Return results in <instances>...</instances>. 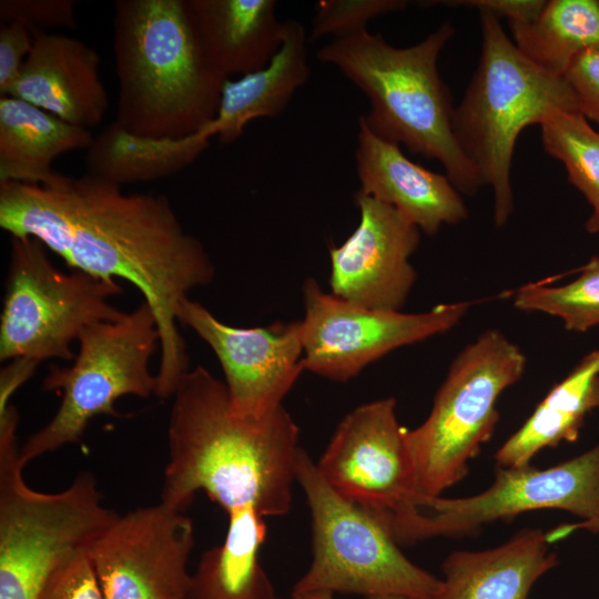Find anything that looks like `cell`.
Here are the masks:
<instances>
[{
	"mask_svg": "<svg viewBox=\"0 0 599 599\" xmlns=\"http://www.w3.org/2000/svg\"><path fill=\"white\" fill-rule=\"evenodd\" d=\"M278 599H335L334 595L327 592H292L287 598ZM365 599H417L413 597L398 596V595H382L366 597Z\"/></svg>",
	"mask_w": 599,
	"mask_h": 599,
	"instance_id": "cell-37",
	"label": "cell"
},
{
	"mask_svg": "<svg viewBox=\"0 0 599 599\" xmlns=\"http://www.w3.org/2000/svg\"><path fill=\"white\" fill-rule=\"evenodd\" d=\"M545 151L561 161L569 182L599 209V132L580 112H557L541 125Z\"/></svg>",
	"mask_w": 599,
	"mask_h": 599,
	"instance_id": "cell-27",
	"label": "cell"
},
{
	"mask_svg": "<svg viewBox=\"0 0 599 599\" xmlns=\"http://www.w3.org/2000/svg\"><path fill=\"white\" fill-rule=\"evenodd\" d=\"M306 42L303 24L285 20L282 44L270 62L224 82L217 113L205 126L211 138L229 144L240 139L251 121L278 115L309 77Z\"/></svg>",
	"mask_w": 599,
	"mask_h": 599,
	"instance_id": "cell-21",
	"label": "cell"
},
{
	"mask_svg": "<svg viewBox=\"0 0 599 599\" xmlns=\"http://www.w3.org/2000/svg\"><path fill=\"white\" fill-rule=\"evenodd\" d=\"M48 251L33 236H11L0 317L1 362H71V344L84 329L125 314L110 303L123 292L116 281L78 270L63 272Z\"/></svg>",
	"mask_w": 599,
	"mask_h": 599,
	"instance_id": "cell-10",
	"label": "cell"
},
{
	"mask_svg": "<svg viewBox=\"0 0 599 599\" xmlns=\"http://www.w3.org/2000/svg\"><path fill=\"white\" fill-rule=\"evenodd\" d=\"M90 130L13 97L0 98V182L44 183L55 172L53 161L88 150Z\"/></svg>",
	"mask_w": 599,
	"mask_h": 599,
	"instance_id": "cell-22",
	"label": "cell"
},
{
	"mask_svg": "<svg viewBox=\"0 0 599 599\" xmlns=\"http://www.w3.org/2000/svg\"><path fill=\"white\" fill-rule=\"evenodd\" d=\"M176 319L217 357L230 408L240 417L260 419L275 412L305 370L300 321L234 327L191 298L181 302Z\"/></svg>",
	"mask_w": 599,
	"mask_h": 599,
	"instance_id": "cell-15",
	"label": "cell"
},
{
	"mask_svg": "<svg viewBox=\"0 0 599 599\" xmlns=\"http://www.w3.org/2000/svg\"><path fill=\"white\" fill-rule=\"evenodd\" d=\"M302 290L304 369L334 382L354 378L396 348L448 332L474 303L438 304L423 313H404L352 304L324 292L314 278H307Z\"/></svg>",
	"mask_w": 599,
	"mask_h": 599,
	"instance_id": "cell-12",
	"label": "cell"
},
{
	"mask_svg": "<svg viewBox=\"0 0 599 599\" xmlns=\"http://www.w3.org/2000/svg\"><path fill=\"white\" fill-rule=\"evenodd\" d=\"M518 50L542 70L564 77L573 59L599 44V0H550L528 22H508Z\"/></svg>",
	"mask_w": 599,
	"mask_h": 599,
	"instance_id": "cell-26",
	"label": "cell"
},
{
	"mask_svg": "<svg viewBox=\"0 0 599 599\" xmlns=\"http://www.w3.org/2000/svg\"><path fill=\"white\" fill-rule=\"evenodd\" d=\"M449 6H466L479 11H488L499 19L506 17L508 22H528L542 10L545 0H466L444 1Z\"/></svg>",
	"mask_w": 599,
	"mask_h": 599,
	"instance_id": "cell-34",
	"label": "cell"
},
{
	"mask_svg": "<svg viewBox=\"0 0 599 599\" xmlns=\"http://www.w3.org/2000/svg\"><path fill=\"white\" fill-rule=\"evenodd\" d=\"M585 230L590 234L599 233V209L592 210V213L585 223Z\"/></svg>",
	"mask_w": 599,
	"mask_h": 599,
	"instance_id": "cell-38",
	"label": "cell"
},
{
	"mask_svg": "<svg viewBox=\"0 0 599 599\" xmlns=\"http://www.w3.org/2000/svg\"><path fill=\"white\" fill-rule=\"evenodd\" d=\"M548 545L541 529H524L493 549L455 551L443 562L434 599H527L534 583L559 564Z\"/></svg>",
	"mask_w": 599,
	"mask_h": 599,
	"instance_id": "cell-19",
	"label": "cell"
},
{
	"mask_svg": "<svg viewBox=\"0 0 599 599\" xmlns=\"http://www.w3.org/2000/svg\"><path fill=\"white\" fill-rule=\"evenodd\" d=\"M316 465L337 494L387 515L403 510L417 496L407 428L397 419L393 397L348 413Z\"/></svg>",
	"mask_w": 599,
	"mask_h": 599,
	"instance_id": "cell-14",
	"label": "cell"
},
{
	"mask_svg": "<svg viewBox=\"0 0 599 599\" xmlns=\"http://www.w3.org/2000/svg\"><path fill=\"white\" fill-rule=\"evenodd\" d=\"M480 12L481 54L460 103L453 130L484 185L494 193V221L507 223L514 210L510 169L516 141L531 124L557 112H580L565 77L527 59L505 33L500 19Z\"/></svg>",
	"mask_w": 599,
	"mask_h": 599,
	"instance_id": "cell-5",
	"label": "cell"
},
{
	"mask_svg": "<svg viewBox=\"0 0 599 599\" xmlns=\"http://www.w3.org/2000/svg\"><path fill=\"white\" fill-rule=\"evenodd\" d=\"M524 352L499 329H488L454 358L432 410L407 429L417 496L438 497L468 473V461L494 434L501 393L526 367Z\"/></svg>",
	"mask_w": 599,
	"mask_h": 599,
	"instance_id": "cell-8",
	"label": "cell"
},
{
	"mask_svg": "<svg viewBox=\"0 0 599 599\" xmlns=\"http://www.w3.org/2000/svg\"><path fill=\"white\" fill-rule=\"evenodd\" d=\"M210 139L205 129L180 139L145 138L113 121L87 150V173L120 186L167 177L191 165Z\"/></svg>",
	"mask_w": 599,
	"mask_h": 599,
	"instance_id": "cell-25",
	"label": "cell"
},
{
	"mask_svg": "<svg viewBox=\"0 0 599 599\" xmlns=\"http://www.w3.org/2000/svg\"><path fill=\"white\" fill-rule=\"evenodd\" d=\"M578 529H586L591 532H599V514H597L591 519L583 520L578 524L562 525L560 527H557L556 529L546 534V538H547V541L551 544L554 541H558L566 538L568 535H570L571 532Z\"/></svg>",
	"mask_w": 599,
	"mask_h": 599,
	"instance_id": "cell-36",
	"label": "cell"
},
{
	"mask_svg": "<svg viewBox=\"0 0 599 599\" xmlns=\"http://www.w3.org/2000/svg\"><path fill=\"white\" fill-rule=\"evenodd\" d=\"M512 302L518 309L559 317L571 332L599 326V256H592L573 281L559 286L526 284L514 293Z\"/></svg>",
	"mask_w": 599,
	"mask_h": 599,
	"instance_id": "cell-28",
	"label": "cell"
},
{
	"mask_svg": "<svg viewBox=\"0 0 599 599\" xmlns=\"http://www.w3.org/2000/svg\"><path fill=\"white\" fill-rule=\"evenodd\" d=\"M0 227L33 236L72 270L126 281L152 308L161 338L156 397H172L190 369L176 311L212 282L213 262L166 196L125 193L85 173L44 183L0 182Z\"/></svg>",
	"mask_w": 599,
	"mask_h": 599,
	"instance_id": "cell-1",
	"label": "cell"
},
{
	"mask_svg": "<svg viewBox=\"0 0 599 599\" xmlns=\"http://www.w3.org/2000/svg\"><path fill=\"white\" fill-rule=\"evenodd\" d=\"M38 365L24 358L8 362L0 374V407L10 403L16 390L33 375Z\"/></svg>",
	"mask_w": 599,
	"mask_h": 599,
	"instance_id": "cell-35",
	"label": "cell"
},
{
	"mask_svg": "<svg viewBox=\"0 0 599 599\" xmlns=\"http://www.w3.org/2000/svg\"><path fill=\"white\" fill-rule=\"evenodd\" d=\"M296 483L311 510L313 559L292 592L434 599L441 579L402 552L384 512L337 494L303 448Z\"/></svg>",
	"mask_w": 599,
	"mask_h": 599,
	"instance_id": "cell-7",
	"label": "cell"
},
{
	"mask_svg": "<svg viewBox=\"0 0 599 599\" xmlns=\"http://www.w3.org/2000/svg\"><path fill=\"white\" fill-rule=\"evenodd\" d=\"M172 397L161 501L184 511L202 490L226 514L253 507L263 518L286 515L302 447L284 406L240 417L224 383L202 365L182 376Z\"/></svg>",
	"mask_w": 599,
	"mask_h": 599,
	"instance_id": "cell-2",
	"label": "cell"
},
{
	"mask_svg": "<svg viewBox=\"0 0 599 599\" xmlns=\"http://www.w3.org/2000/svg\"><path fill=\"white\" fill-rule=\"evenodd\" d=\"M37 599H104L88 551L58 566L44 581Z\"/></svg>",
	"mask_w": 599,
	"mask_h": 599,
	"instance_id": "cell-31",
	"label": "cell"
},
{
	"mask_svg": "<svg viewBox=\"0 0 599 599\" xmlns=\"http://www.w3.org/2000/svg\"><path fill=\"white\" fill-rule=\"evenodd\" d=\"M99 67L98 52L84 41L68 34L40 32L33 34L32 50L8 97L90 130L104 120L109 109Z\"/></svg>",
	"mask_w": 599,
	"mask_h": 599,
	"instance_id": "cell-17",
	"label": "cell"
},
{
	"mask_svg": "<svg viewBox=\"0 0 599 599\" xmlns=\"http://www.w3.org/2000/svg\"><path fill=\"white\" fill-rule=\"evenodd\" d=\"M227 517L225 539L202 554L186 599H278L258 560L264 518L253 507L233 509Z\"/></svg>",
	"mask_w": 599,
	"mask_h": 599,
	"instance_id": "cell-24",
	"label": "cell"
},
{
	"mask_svg": "<svg viewBox=\"0 0 599 599\" xmlns=\"http://www.w3.org/2000/svg\"><path fill=\"white\" fill-rule=\"evenodd\" d=\"M192 520L160 501L119 515L88 555L104 599H186Z\"/></svg>",
	"mask_w": 599,
	"mask_h": 599,
	"instance_id": "cell-13",
	"label": "cell"
},
{
	"mask_svg": "<svg viewBox=\"0 0 599 599\" xmlns=\"http://www.w3.org/2000/svg\"><path fill=\"white\" fill-rule=\"evenodd\" d=\"M454 34L445 22L420 42L397 48L363 30L334 38L317 58L364 92L370 111L363 118L376 135L439 161L458 192L473 195L484 183L455 136V106L437 67Z\"/></svg>",
	"mask_w": 599,
	"mask_h": 599,
	"instance_id": "cell-4",
	"label": "cell"
},
{
	"mask_svg": "<svg viewBox=\"0 0 599 599\" xmlns=\"http://www.w3.org/2000/svg\"><path fill=\"white\" fill-rule=\"evenodd\" d=\"M70 366L50 365L42 389L62 394L61 404L41 429L19 449L26 466L62 446L77 444L98 415L118 416L114 403L126 395L149 398L158 378L150 363L161 347L155 315L146 302L118 321L91 325L80 335Z\"/></svg>",
	"mask_w": 599,
	"mask_h": 599,
	"instance_id": "cell-9",
	"label": "cell"
},
{
	"mask_svg": "<svg viewBox=\"0 0 599 599\" xmlns=\"http://www.w3.org/2000/svg\"><path fill=\"white\" fill-rule=\"evenodd\" d=\"M204 53L225 79L265 67L280 49L284 21L274 0H187Z\"/></svg>",
	"mask_w": 599,
	"mask_h": 599,
	"instance_id": "cell-20",
	"label": "cell"
},
{
	"mask_svg": "<svg viewBox=\"0 0 599 599\" xmlns=\"http://www.w3.org/2000/svg\"><path fill=\"white\" fill-rule=\"evenodd\" d=\"M359 191L395 207L420 232L432 236L443 225L468 217L467 207L448 176L410 161L398 144L376 135L358 119L355 152Z\"/></svg>",
	"mask_w": 599,
	"mask_h": 599,
	"instance_id": "cell-18",
	"label": "cell"
},
{
	"mask_svg": "<svg viewBox=\"0 0 599 599\" xmlns=\"http://www.w3.org/2000/svg\"><path fill=\"white\" fill-rule=\"evenodd\" d=\"M18 413L0 408V599H37L62 562L88 551L118 518L104 507L92 474L59 493L30 488L17 444Z\"/></svg>",
	"mask_w": 599,
	"mask_h": 599,
	"instance_id": "cell-6",
	"label": "cell"
},
{
	"mask_svg": "<svg viewBox=\"0 0 599 599\" xmlns=\"http://www.w3.org/2000/svg\"><path fill=\"white\" fill-rule=\"evenodd\" d=\"M390 520L397 542L468 535L483 524L535 509H561L583 520L599 514V441L554 467H498L494 484L464 498L416 496Z\"/></svg>",
	"mask_w": 599,
	"mask_h": 599,
	"instance_id": "cell-11",
	"label": "cell"
},
{
	"mask_svg": "<svg viewBox=\"0 0 599 599\" xmlns=\"http://www.w3.org/2000/svg\"><path fill=\"white\" fill-rule=\"evenodd\" d=\"M33 47V35L19 22L0 28V94L8 95Z\"/></svg>",
	"mask_w": 599,
	"mask_h": 599,
	"instance_id": "cell-33",
	"label": "cell"
},
{
	"mask_svg": "<svg viewBox=\"0 0 599 599\" xmlns=\"http://www.w3.org/2000/svg\"><path fill=\"white\" fill-rule=\"evenodd\" d=\"M403 0H321L315 4L312 38L349 35L366 30L367 22L379 16L405 9Z\"/></svg>",
	"mask_w": 599,
	"mask_h": 599,
	"instance_id": "cell-29",
	"label": "cell"
},
{
	"mask_svg": "<svg viewBox=\"0 0 599 599\" xmlns=\"http://www.w3.org/2000/svg\"><path fill=\"white\" fill-rule=\"evenodd\" d=\"M564 77L577 97L580 113L599 125V44L578 54Z\"/></svg>",
	"mask_w": 599,
	"mask_h": 599,
	"instance_id": "cell-32",
	"label": "cell"
},
{
	"mask_svg": "<svg viewBox=\"0 0 599 599\" xmlns=\"http://www.w3.org/2000/svg\"><path fill=\"white\" fill-rule=\"evenodd\" d=\"M359 222L338 246L329 247L331 293L352 304L402 311L416 282L410 256L420 230L395 207L359 190Z\"/></svg>",
	"mask_w": 599,
	"mask_h": 599,
	"instance_id": "cell-16",
	"label": "cell"
},
{
	"mask_svg": "<svg viewBox=\"0 0 599 599\" xmlns=\"http://www.w3.org/2000/svg\"><path fill=\"white\" fill-rule=\"evenodd\" d=\"M115 122L145 138L180 139L215 118L223 78L206 58L187 0L113 4Z\"/></svg>",
	"mask_w": 599,
	"mask_h": 599,
	"instance_id": "cell-3",
	"label": "cell"
},
{
	"mask_svg": "<svg viewBox=\"0 0 599 599\" xmlns=\"http://www.w3.org/2000/svg\"><path fill=\"white\" fill-rule=\"evenodd\" d=\"M597 408L599 349H593L549 390L526 423L498 449V467L527 466L541 449L576 441L586 416Z\"/></svg>",
	"mask_w": 599,
	"mask_h": 599,
	"instance_id": "cell-23",
	"label": "cell"
},
{
	"mask_svg": "<svg viewBox=\"0 0 599 599\" xmlns=\"http://www.w3.org/2000/svg\"><path fill=\"white\" fill-rule=\"evenodd\" d=\"M75 6L73 0H1L0 19L23 24L32 35L54 28L74 29Z\"/></svg>",
	"mask_w": 599,
	"mask_h": 599,
	"instance_id": "cell-30",
	"label": "cell"
}]
</instances>
